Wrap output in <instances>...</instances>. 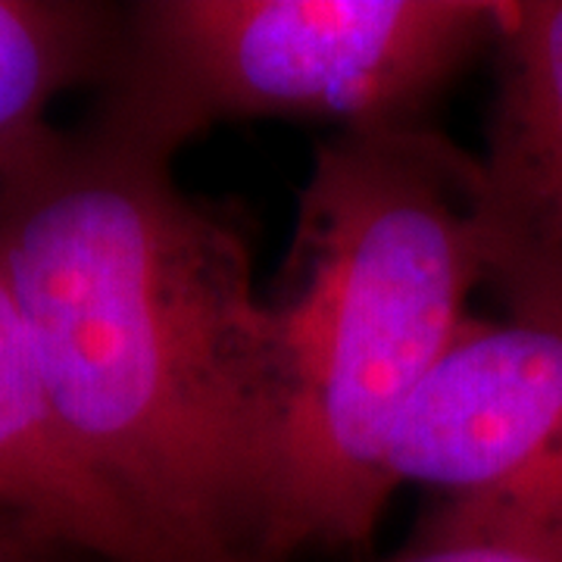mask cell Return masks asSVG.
Here are the masks:
<instances>
[{"instance_id":"9c48e42d","label":"cell","mask_w":562,"mask_h":562,"mask_svg":"<svg viewBox=\"0 0 562 562\" xmlns=\"http://www.w3.org/2000/svg\"><path fill=\"white\" fill-rule=\"evenodd\" d=\"M57 553L32 541L22 528L0 519V562H44L54 560Z\"/></svg>"},{"instance_id":"30bf717a","label":"cell","mask_w":562,"mask_h":562,"mask_svg":"<svg viewBox=\"0 0 562 562\" xmlns=\"http://www.w3.org/2000/svg\"><path fill=\"white\" fill-rule=\"evenodd\" d=\"M44 562H54V560H44Z\"/></svg>"},{"instance_id":"ba28073f","label":"cell","mask_w":562,"mask_h":562,"mask_svg":"<svg viewBox=\"0 0 562 562\" xmlns=\"http://www.w3.org/2000/svg\"><path fill=\"white\" fill-rule=\"evenodd\" d=\"M382 562H562L541 547L425 516L397 553Z\"/></svg>"},{"instance_id":"5b68a950","label":"cell","mask_w":562,"mask_h":562,"mask_svg":"<svg viewBox=\"0 0 562 562\" xmlns=\"http://www.w3.org/2000/svg\"><path fill=\"white\" fill-rule=\"evenodd\" d=\"M475 184L482 284L506 316L562 325V0L503 3Z\"/></svg>"},{"instance_id":"277c9868","label":"cell","mask_w":562,"mask_h":562,"mask_svg":"<svg viewBox=\"0 0 562 562\" xmlns=\"http://www.w3.org/2000/svg\"><path fill=\"white\" fill-rule=\"evenodd\" d=\"M562 457V325L465 319L387 443V479L479 501Z\"/></svg>"},{"instance_id":"7a4b0ae2","label":"cell","mask_w":562,"mask_h":562,"mask_svg":"<svg viewBox=\"0 0 562 562\" xmlns=\"http://www.w3.org/2000/svg\"><path fill=\"white\" fill-rule=\"evenodd\" d=\"M475 184V160L428 125L316 147L269 297L288 425L260 562L372 541L394 497V425L482 288Z\"/></svg>"},{"instance_id":"52a82bcc","label":"cell","mask_w":562,"mask_h":562,"mask_svg":"<svg viewBox=\"0 0 562 562\" xmlns=\"http://www.w3.org/2000/svg\"><path fill=\"white\" fill-rule=\"evenodd\" d=\"M120 32V3L0 0V181L50 128L63 91L98 88Z\"/></svg>"},{"instance_id":"8992f818","label":"cell","mask_w":562,"mask_h":562,"mask_svg":"<svg viewBox=\"0 0 562 562\" xmlns=\"http://www.w3.org/2000/svg\"><path fill=\"white\" fill-rule=\"evenodd\" d=\"M0 519L60 553L160 562L79 460L50 406L16 297L0 272Z\"/></svg>"},{"instance_id":"6da1fadb","label":"cell","mask_w":562,"mask_h":562,"mask_svg":"<svg viewBox=\"0 0 562 562\" xmlns=\"http://www.w3.org/2000/svg\"><path fill=\"white\" fill-rule=\"evenodd\" d=\"M0 272L57 422L160 562H260L288 362L232 210L81 122L0 181Z\"/></svg>"},{"instance_id":"3957f363","label":"cell","mask_w":562,"mask_h":562,"mask_svg":"<svg viewBox=\"0 0 562 562\" xmlns=\"http://www.w3.org/2000/svg\"><path fill=\"white\" fill-rule=\"evenodd\" d=\"M501 16V0L120 3L85 125L162 160L222 122L425 128L462 66L494 47Z\"/></svg>"}]
</instances>
